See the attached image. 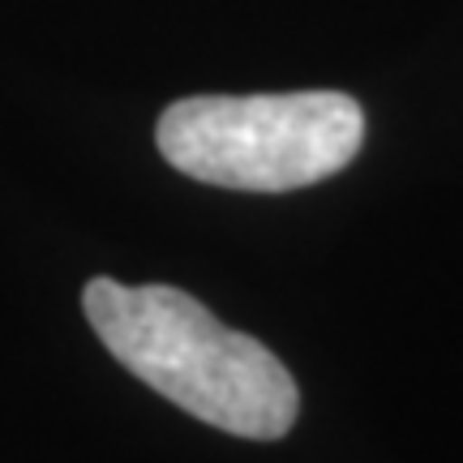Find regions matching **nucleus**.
Segmentation results:
<instances>
[{
  "label": "nucleus",
  "instance_id": "nucleus-1",
  "mask_svg": "<svg viewBox=\"0 0 463 463\" xmlns=\"http://www.w3.org/2000/svg\"><path fill=\"white\" fill-rule=\"evenodd\" d=\"M82 314L133 378L211 430L270 442L297 425L300 391L279 356L253 335L223 326L181 288L90 279Z\"/></svg>",
  "mask_w": 463,
  "mask_h": 463
},
{
  "label": "nucleus",
  "instance_id": "nucleus-2",
  "mask_svg": "<svg viewBox=\"0 0 463 463\" xmlns=\"http://www.w3.org/2000/svg\"><path fill=\"white\" fill-rule=\"evenodd\" d=\"M155 142L167 164L202 184L288 194L356 159L364 112L344 90L198 95L159 116Z\"/></svg>",
  "mask_w": 463,
  "mask_h": 463
}]
</instances>
